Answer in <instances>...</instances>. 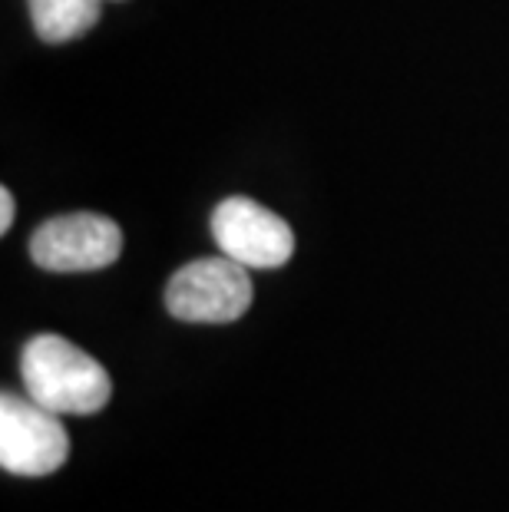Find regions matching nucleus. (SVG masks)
Listing matches in <instances>:
<instances>
[{
  "label": "nucleus",
  "instance_id": "nucleus-3",
  "mask_svg": "<svg viewBox=\"0 0 509 512\" xmlns=\"http://www.w3.org/2000/svg\"><path fill=\"white\" fill-rule=\"evenodd\" d=\"M70 456V437L60 413L34 397H0V466L14 476H50Z\"/></svg>",
  "mask_w": 509,
  "mask_h": 512
},
{
  "label": "nucleus",
  "instance_id": "nucleus-7",
  "mask_svg": "<svg viewBox=\"0 0 509 512\" xmlns=\"http://www.w3.org/2000/svg\"><path fill=\"white\" fill-rule=\"evenodd\" d=\"M14 195H10V189H0V232H10V225H14Z\"/></svg>",
  "mask_w": 509,
  "mask_h": 512
},
{
  "label": "nucleus",
  "instance_id": "nucleus-6",
  "mask_svg": "<svg viewBox=\"0 0 509 512\" xmlns=\"http://www.w3.org/2000/svg\"><path fill=\"white\" fill-rule=\"evenodd\" d=\"M30 17L43 43H67L96 27L100 0H30Z\"/></svg>",
  "mask_w": 509,
  "mask_h": 512
},
{
  "label": "nucleus",
  "instance_id": "nucleus-4",
  "mask_svg": "<svg viewBox=\"0 0 509 512\" xmlns=\"http://www.w3.org/2000/svg\"><path fill=\"white\" fill-rule=\"evenodd\" d=\"M30 255L47 271H100L123 255V232L96 212L57 215L34 232Z\"/></svg>",
  "mask_w": 509,
  "mask_h": 512
},
{
  "label": "nucleus",
  "instance_id": "nucleus-1",
  "mask_svg": "<svg viewBox=\"0 0 509 512\" xmlns=\"http://www.w3.org/2000/svg\"><path fill=\"white\" fill-rule=\"evenodd\" d=\"M20 377L27 397L60 417L100 413L113 394L106 367L60 334H40L20 354Z\"/></svg>",
  "mask_w": 509,
  "mask_h": 512
},
{
  "label": "nucleus",
  "instance_id": "nucleus-2",
  "mask_svg": "<svg viewBox=\"0 0 509 512\" xmlns=\"http://www.w3.org/2000/svg\"><path fill=\"white\" fill-rule=\"evenodd\" d=\"M255 288L235 258H199L182 265L166 285V308L186 324H232L252 308Z\"/></svg>",
  "mask_w": 509,
  "mask_h": 512
},
{
  "label": "nucleus",
  "instance_id": "nucleus-5",
  "mask_svg": "<svg viewBox=\"0 0 509 512\" xmlns=\"http://www.w3.org/2000/svg\"><path fill=\"white\" fill-rule=\"evenodd\" d=\"M212 235L222 255L235 258L245 268H281L295 255L291 225L245 195H232L212 212Z\"/></svg>",
  "mask_w": 509,
  "mask_h": 512
}]
</instances>
